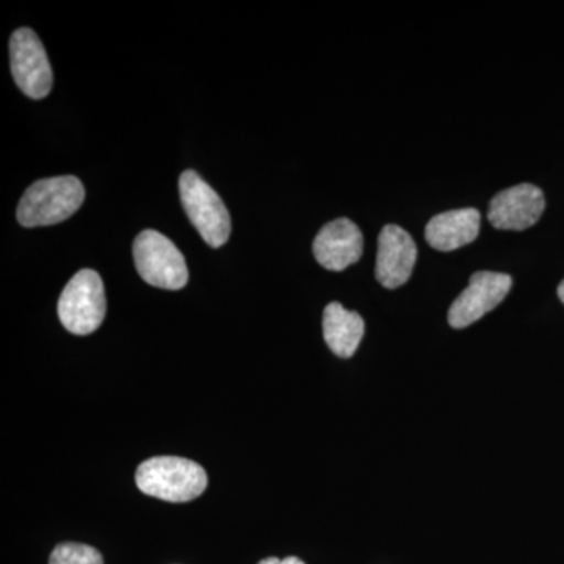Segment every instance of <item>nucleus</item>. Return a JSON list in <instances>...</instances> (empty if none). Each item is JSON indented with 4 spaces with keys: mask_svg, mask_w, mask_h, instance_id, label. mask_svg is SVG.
I'll use <instances>...</instances> for the list:
<instances>
[{
    "mask_svg": "<svg viewBox=\"0 0 564 564\" xmlns=\"http://www.w3.org/2000/svg\"><path fill=\"white\" fill-rule=\"evenodd\" d=\"M141 492L165 502H191L207 488V474L198 463L180 456H155L135 474Z\"/></svg>",
    "mask_w": 564,
    "mask_h": 564,
    "instance_id": "1",
    "label": "nucleus"
},
{
    "mask_svg": "<svg viewBox=\"0 0 564 564\" xmlns=\"http://www.w3.org/2000/svg\"><path fill=\"white\" fill-rule=\"evenodd\" d=\"M85 188L76 176L36 181L18 206V221L25 228L57 225L80 209Z\"/></svg>",
    "mask_w": 564,
    "mask_h": 564,
    "instance_id": "2",
    "label": "nucleus"
},
{
    "mask_svg": "<svg viewBox=\"0 0 564 564\" xmlns=\"http://www.w3.org/2000/svg\"><path fill=\"white\" fill-rule=\"evenodd\" d=\"M181 202L192 225L212 248H220L231 236V215L217 192L198 173L184 172L180 180Z\"/></svg>",
    "mask_w": 564,
    "mask_h": 564,
    "instance_id": "3",
    "label": "nucleus"
},
{
    "mask_svg": "<svg viewBox=\"0 0 564 564\" xmlns=\"http://www.w3.org/2000/svg\"><path fill=\"white\" fill-rule=\"evenodd\" d=\"M106 313L107 300L101 276L90 269L74 274L58 300L62 325L76 336H88L101 326Z\"/></svg>",
    "mask_w": 564,
    "mask_h": 564,
    "instance_id": "4",
    "label": "nucleus"
},
{
    "mask_svg": "<svg viewBox=\"0 0 564 564\" xmlns=\"http://www.w3.org/2000/svg\"><path fill=\"white\" fill-rule=\"evenodd\" d=\"M137 272L154 288L180 291L187 285L188 269L176 245L158 231L147 229L133 242Z\"/></svg>",
    "mask_w": 564,
    "mask_h": 564,
    "instance_id": "5",
    "label": "nucleus"
},
{
    "mask_svg": "<svg viewBox=\"0 0 564 564\" xmlns=\"http://www.w3.org/2000/svg\"><path fill=\"white\" fill-rule=\"evenodd\" d=\"M10 65L20 90L32 99L50 95L54 74L43 43L32 29H18L10 39Z\"/></svg>",
    "mask_w": 564,
    "mask_h": 564,
    "instance_id": "6",
    "label": "nucleus"
},
{
    "mask_svg": "<svg viewBox=\"0 0 564 564\" xmlns=\"http://www.w3.org/2000/svg\"><path fill=\"white\" fill-rule=\"evenodd\" d=\"M513 280L510 274L494 272H477L470 276L466 291L448 311V323L452 328L463 329L480 321L484 315L491 313L494 307L503 302L511 291Z\"/></svg>",
    "mask_w": 564,
    "mask_h": 564,
    "instance_id": "7",
    "label": "nucleus"
},
{
    "mask_svg": "<svg viewBox=\"0 0 564 564\" xmlns=\"http://www.w3.org/2000/svg\"><path fill=\"white\" fill-rule=\"evenodd\" d=\"M545 209L544 193L533 184L514 185L497 193L489 203L488 220L500 231H525Z\"/></svg>",
    "mask_w": 564,
    "mask_h": 564,
    "instance_id": "8",
    "label": "nucleus"
},
{
    "mask_svg": "<svg viewBox=\"0 0 564 564\" xmlns=\"http://www.w3.org/2000/svg\"><path fill=\"white\" fill-rule=\"evenodd\" d=\"M417 261V245L410 232L397 225H388L378 237L375 276L386 289H397L410 280Z\"/></svg>",
    "mask_w": 564,
    "mask_h": 564,
    "instance_id": "9",
    "label": "nucleus"
},
{
    "mask_svg": "<svg viewBox=\"0 0 564 564\" xmlns=\"http://www.w3.org/2000/svg\"><path fill=\"white\" fill-rule=\"evenodd\" d=\"M364 239L361 229L348 218H337L323 226L315 237L313 251L323 269L343 272L361 259Z\"/></svg>",
    "mask_w": 564,
    "mask_h": 564,
    "instance_id": "10",
    "label": "nucleus"
},
{
    "mask_svg": "<svg viewBox=\"0 0 564 564\" xmlns=\"http://www.w3.org/2000/svg\"><path fill=\"white\" fill-rule=\"evenodd\" d=\"M481 214L474 207L436 215L425 228V239L437 251H455L473 243L480 232Z\"/></svg>",
    "mask_w": 564,
    "mask_h": 564,
    "instance_id": "11",
    "label": "nucleus"
},
{
    "mask_svg": "<svg viewBox=\"0 0 564 564\" xmlns=\"http://www.w3.org/2000/svg\"><path fill=\"white\" fill-rule=\"evenodd\" d=\"M364 321L361 315L345 310L340 303H329L323 313V336L329 350L339 358H351L361 344Z\"/></svg>",
    "mask_w": 564,
    "mask_h": 564,
    "instance_id": "12",
    "label": "nucleus"
},
{
    "mask_svg": "<svg viewBox=\"0 0 564 564\" xmlns=\"http://www.w3.org/2000/svg\"><path fill=\"white\" fill-rule=\"evenodd\" d=\"M50 564H104V560L90 545L63 543L52 551Z\"/></svg>",
    "mask_w": 564,
    "mask_h": 564,
    "instance_id": "13",
    "label": "nucleus"
},
{
    "mask_svg": "<svg viewBox=\"0 0 564 564\" xmlns=\"http://www.w3.org/2000/svg\"><path fill=\"white\" fill-rule=\"evenodd\" d=\"M258 564H304V563L302 562V560L296 558V556H288V558H284V560L274 558V556H272V558L262 560V562L258 563Z\"/></svg>",
    "mask_w": 564,
    "mask_h": 564,
    "instance_id": "14",
    "label": "nucleus"
},
{
    "mask_svg": "<svg viewBox=\"0 0 564 564\" xmlns=\"http://www.w3.org/2000/svg\"><path fill=\"white\" fill-rule=\"evenodd\" d=\"M558 296H560V300H562V302L564 304V280L562 282H560Z\"/></svg>",
    "mask_w": 564,
    "mask_h": 564,
    "instance_id": "15",
    "label": "nucleus"
}]
</instances>
